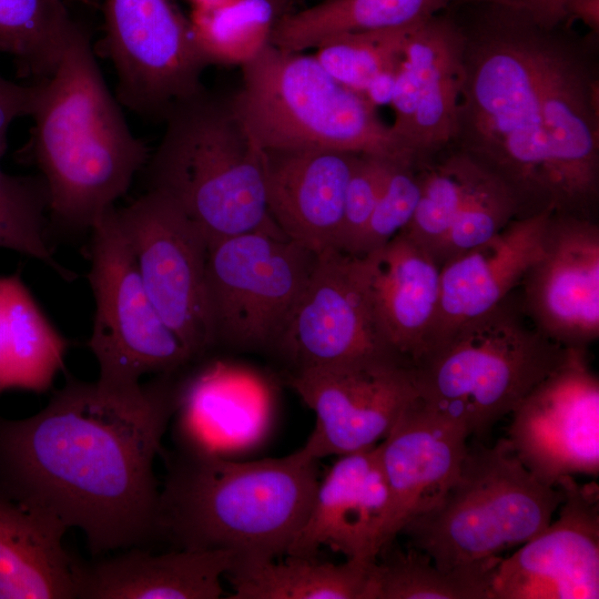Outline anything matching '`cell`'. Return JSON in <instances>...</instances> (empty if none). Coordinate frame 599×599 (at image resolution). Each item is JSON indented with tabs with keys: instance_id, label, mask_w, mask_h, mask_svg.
Returning a JSON list of instances; mask_svg holds the SVG:
<instances>
[{
	"instance_id": "cell-20",
	"label": "cell",
	"mask_w": 599,
	"mask_h": 599,
	"mask_svg": "<svg viewBox=\"0 0 599 599\" xmlns=\"http://www.w3.org/2000/svg\"><path fill=\"white\" fill-rule=\"evenodd\" d=\"M358 153L261 150L271 219L288 238L318 254L337 250L344 200Z\"/></svg>"
},
{
	"instance_id": "cell-18",
	"label": "cell",
	"mask_w": 599,
	"mask_h": 599,
	"mask_svg": "<svg viewBox=\"0 0 599 599\" xmlns=\"http://www.w3.org/2000/svg\"><path fill=\"white\" fill-rule=\"evenodd\" d=\"M468 437L460 424L418 398L377 444L392 500L384 547L447 493L468 450Z\"/></svg>"
},
{
	"instance_id": "cell-24",
	"label": "cell",
	"mask_w": 599,
	"mask_h": 599,
	"mask_svg": "<svg viewBox=\"0 0 599 599\" xmlns=\"http://www.w3.org/2000/svg\"><path fill=\"white\" fill-rule=\"evenodd\" d=\"M380 331L410 366L424 353L437 312L440 267L403 232L362 255Z\"/></svg>"
},
{
	"instance_id": "cell-37",
	"label": "cell",
	"mask_w": 599,
	"mask_h": 599,
	"mask_svg": "<svg viewBox=\"0 0 599 599\" xmlns=\"http://www.w3.org/2000/svg\"><path fill=\"white\" fill-rule=\"evenodd\" d=\"M390 159L359 154L347 183L337 250L356 255Z\"/></svg>"
},
{
	"instance_id": "cell-14",
	"label": "cell",
	"mask_w": 599,
	"mask_h": 599,
	"mask_svg": "<svg viewBox=\"0 0 599 599\" xmlns=\"http://www.w3.org/2000/svg\"><path fill=\"white\" fill-rule=\"evenodd\" d=\"M286 379L315 415L301 448L318 461L376 446L418 399L412 366L403 363L313 367Z\"/></svg>"
},
{
	"instance_id": "cell-4",
	"label": "cell",
	"mask_w": 599,
	"mask_h": 599,
	"mask_svg": "<svg viewBox=\"0 0 599 599\" xmlns=\"http://www.w3.org/2000/svg\"><path fill=\"white\" fill-rule=\"evenodd\" d=\"M35 83L24 156L41 172L48 210L67 225L91 227L125 194L149 150L131 132L80 26L54 71Z\"/></svg>"
},
{
	"instance_id": "cell-29",
	"label": "cell",
	"mask_w": 599,
	"mask_h": 599,
	"mask_svg": "<svg viewBox=\"0 0 599 599\" xmlns=\"http://www.w3.org/2000/svg\"><path fill=\"white\" fill-rule=\"evenodd\" d=\"M494 576L446 571L424 551L390 542L370 564L365 599H493Z\"/></svg>"
},
{
	"instance_id": "cell-31",
	"label": "cell",
	"mask_w": 599,
	"mask_h": 599,
	"mask_svg": "<svg viewBox=\"0 0 599 599\" xmlns=\"http://www.w3.org/2000/svg\"><path fill=\"white\" fill-rule=\"evenodd\" d=\"M420 162L422 191L414 215L402 232L435 257L453 222L487 172L447 148Z\"/></svg>"
},
{
	"instance_id": "cell-1",
	"label": "cell",
	"mask_w": 599,
	"mask_h": 599,
	"mask_svg": "<svg viewBox=\"0 0 599 599\" xmlns=\"http://www.w3.org/2000/svg\"><path fill=\"white\" fill-rule=\"evenodd\" d=\"M464 33L454 149L511 194L516 219L597 221L599 74L591 44L561 24L493 3L449 6Z\"/></svg>"
},
{
	"instance_id": "cell-26",
	"label": "cell",
	"mask_w": 599,
	"mask_h": 599,
	"mask_svg": "<svg viewBox=\"0 0 599 599\" xmlns=\"http://www.w3.org/2000/svg\"><path fill=\"white\" fill-rule=\"evenodd\" d=\"M68 346L20 274L0 276V393L48 390L64 366Z\"/></svg>"
},
{
	"instance_id": "cell-36",
	"label": "cell",
	"mask_w": 599,
	"mask_h": 599,
	"mask_svg": "<svg viewBox=\"0 0 599 599\" xmlns=\"http://www.w3.org/2000/svg\"><path fill=\"white\" fill-rule=\"evenodd\" d=\"M422 191L420 166L410 159H390L384 184L356 255L380 248L409 224Z\"/></svg>"
},
{
	"instance_id": "cell-19",
	"label": "cell",
	"mask_w": 599,
	"mask_h": 599,
	"mask_svg": "<svg viewBox=\"0 0 599 599\" xmlns=\"http://www.w3.org/2000/svg\"><path fill=\"white\" fill-rule=\"evenodd\" d=\"M390 506L377 445L337 456L286 555L315 556L327 547L346 559L374 561L385 546Z\"/></svg>"
},
{
	"instance_id": "cell-11",
	"label": "cell",
	"mask_w": 599,
	"mask_h": 599,
	"mask_svg": "<svg viewBox=\"0 0 599 599\" xmlns=\"http://www.w3.org/2000/svg\"><path fill=\"white\" fill-rule=\"evenodd\" d=\"M104 20L122 104L164 120L173 105L205 89L201 78L210 63L175 0H104Z\"/></svg>"
},
{
	"instance_id": "cell-3",
	"label": "cell",
	"mask_w": 599,
	"mask_h": 599,
	"mask_svg": "<svg viewBox=\"0 0 599 599\" xmlns=\"http://www.w3.org/2000/svg\"><path fill=\"white\" fill-rule=\"evenodd\" d=\"M156 538L175 549L226 550L235 562L287 554L312 508L318 460L302 448L276 458L164 450Z\"/></svg>"
},
{
	"instance_id": "cell-10",
	"label": "cell",
	"mask_w": 599,
	"mask_h": 599,
	"mask_svg": "<svg viewBox=\"0 0 599 599\" xmlns=\"http://www.w3.org/2000/svg\"><path fill=\"white\" fill-rule=\"evenodd\" d=\"M316 255L283 233L262 230L211 243L205 297L213 345L273 351Z\"/></svg>"
},
{
	"instance_id": "cell-27",
	"label": "cell",
	"mask_w": 599,
	"mask_h": 599,
	"mask_svg": "<svg viewBox=\"0 0 599 599\" xmlns=\"http://www.w3.org/2000/svg\"><path fill=\"white\" fill-rule=\"evenodd\" d=\"M276 559L235 562L225 579L230 599H365L373 561L342 564L315 556L284 555Z\"/></svg>"
},
{
	"instance_id": "cell-25",
	"label": "cell",
	"mask_w": 599,
	"mask_h": 599,
	"mask_svg": "<svg viewBox=\"0 0 599 599\" xmlns=\"http://www.w3.org/2000/svg\"><path fill=\"white\" fill-rule=\"evenodd\" d=\"M67 529L0 491V599L77 598L79 561L63 547Z\"/></svg>"
},
{
	"instance_id": "cell-9",
	"label": "cell",
	"mask_w": 599,
	"mask_h": 599,
	"mask_svg": "<svg viewBox=\"0 0 599 599\" xmlns=\"http://www.w3.org/2000/svg\"><path fill=\"white\" fill-rule=\"evenodd\" d=\"M88 280L95 314L88 346L103 387L134 392L146 374L181 373L194 359L148 296L116 209L91 225Z\"/></svg>"
},
{
	"instance_id": "cell-6",
	"label": "cell",
	"mask_w": 599,
	"mask_h": 599,
	"mask_svg": "<svg viewBox=\"0 0 599 599\" xmlns=\"http://www.w3.org/2000/svg\"><path fill=\"white\" fill-rule=\"evenodd\" d=\"M570 349L535 326L517 287L430 346L412 370L424 405L469 436H483L559 368Z\"/></svg>"
},
{
	"instance_id": "cell-41",
	"label": "cell",
	"mask_w": 599,
	"mask_h": 599,
	"mask_svg": "<svg viewBox=\"0 0 599 599\" xmlns=\"http://www.w3.org/2000/svg\"><path fill=\"white\" fill-rule=\"evenodd\" d=\"M558 2L568 26L573 20H580L592 34L599 33V0H558Z\"/></svg>"
},
{
	"instance_id": "cell-15",
	"label": "cell",
	"mask_w": 599,
	"mask_h": 599,
	"mask_svg": "<svg viewBox=\"0 0 599 599\" xmlns=\"http://www.w3.org/2000/svg\"><path fill=\"white\" fill-rule=\"evenodd\" d=\"M509 437L518 458L541 483L599 473V380L586 348L540 382L511 413Z\"/></svg>"
},
{
	"instance_id": "cell-21",
	"label": "cell",
	"mask_w": 599,
	"mask_h": 599,
	"mask_svg": "<svg viewBox=\"0 0 599 599\" xmlns=\"http://www.w3.org/2000/svg\"><path fill=\"white\" fill-rule=\"evenodd\" d=\"M551 213L514 219L488 241L440 267L439 302L424 353L460 324L491 309L519 286L541 252Z\"/></svg>"
},
{
	"instance_id": "cell-32",
	"label": "cell",
	"mask_w": 599,
	"mask_h": 599,
	"mask_svg": "<svg viewBox=\"0 0 599 599\" xmlns=\"http://www.w3.org/2000/svg\"><path fill=\"white\" fill-rule=\"evenodd\" d=\"M294 0H235L215 10L193 9L195 41L210 65H242L270 44L277 21Z\"/></svg>"
},
{
	"instance_id": "cell-40",
	"label": "cell",
	"mask_w": 599,
	"mask_h": 599,
	"mask_svg": "<svg viewBox=\"0 0 599 599\" xmlns=\"http://www.w3.org/2000/svg\"><path fill=\"white\" fill-rule=\"evenodd\" d=\"M399 64L382 70L367 83L363 95L375 108L392 102Z\"/></svg>"
},
{
	"instance_id": "cell-33",
	"label": "cell",
	"mask_w": 599,
	"mask_h": 599,
	"mask_svg": "<svg viewBox=\"0 0 599 599\" xmlns=\"http://www.w3.org/2000/svg\"><path fill=\"white\" fill-rule=\"evenodd\" d=\"M48 203L41 176L11 175L0 167V247L42 261L62 278L72 281L77 275L54 260L47 242Z\"/></svg>"
},
{
	"instance_id": "cell-2",
	"label": "cell",
	"mask_w": 599,
	"mask_h": 599,
	"mask_svg": "<svg viewBox=\"0 0 599 599\" xmlns=\"http://www.w3.org/2000/svg\"><path fill=\"white\" fill-rule=\"evenodd\" d=\"M182 378L122 393L69 376L39 413L0 415V491L79 528L93 556L155 539L153 464Z\"/></svg>"
},
{
	"instance_id": "cell-16",
	"label": "cell",
	"mask_w": 599,
	"mask_h": 599,
	"mask_svg": "<svg viewBox=\"0 0 599 599\" xmlns=\"http://www.w3.org/2000/svg\"><path fill=\"white\" fill-rule=\"evenodd\" d=\"M559 518L497 566L493 599L599 598V488L560 478Z\"/></svg>"
},
{
	"instance_id": "cell-42",
	"label": "cell",
	"mask_w": 599,
	"mask_h": 599,
	"mask_svg": "<svg viewBox=\"0 0 599 599\" xmlns=\"http://www.w3.org/2000/svg\"><path fill=\"white\" fill-rule=\"evenodd\" d=\"M295 1V0H294Z\"/></svg>"
},
{
	"instance_id": "cell-30",
	"label": "cell",
	"mask_w": 599,
	"mask_h": 599,
	"mask_svg": "<svg viewBox=\"0 0 599 599\" xmlns=\"http://www.w3.org/2000/svg\"><path fill=\"white\" fill-rule=\"evenodd\" d=\"M63 0H0V53L37 81L57 68L78 28Z\"/></svg>"
},
{
	"instance_id": "cell-23",
	"label": "cell",
	"mask_w": 599,
	"mask_h": 599,
	"mask_svg": "<svg viewBox=\"0 0 599 599\" xmlns=\"http://www.w3.org/2000/svg\"><path fill=\"white\" fill-rule=\"evenodd\" d=\"M398 72L416 100L407 149L424 162L450 144L464 81V33L448 8L414 28Z\"/></svg>"
},
{
	"instance_id": "cell-7",
	"label": "cell",
	"mask_w": 599,
	"mask_h": 599,
	"mask_svg": "<svg viewBox=\"0 0 599 599\" xmlns=\"http://www.w3.org/2000/svg\"><path fill=\"white\" fill-rule=\"evenodd\" d=\"M562 499L559 487L538 480L501 438L493 447H468L447 493L399 535L443 570L495 576L504 554L545 529Z\"/></svg>"
},
{
	"instance_id": "cell-12",
	"label": "cell",
	"mask_w": 599,
	"mask_h": 599,
	"mask_svg": "<svg viewBox=\"0 0 599 599\" xmlns=\"http://www.w3.org/2000/svg\"><path fill=\"white\" fill-rule=\"evenodd\" d=\"M290 372L334 365L408 364L387 344L374 311L364 257L318 253L287 326L275 345Z\"/></svg>"
},
{
	"instance_id": "cell-35",
	"label": "cell",
	"mask_w": 599,
	"mask_h": 599,
	"mask_svg": "<svg viewBox=\"0 0 599 599\" xmlns=\"http://www.w3.org/2000/svg\"><path fill=\"white\" fill-rule=\"evenodd\" d=\"M517 207L509 191L486 174L453 222L435 257L441 267L449 260L488 241L516 219Z\"/></svg>"
},
{
	"instance_id": "cell-8",
	"label": "cell",
	"mask_w": 599,
	"mask_h": 599,
	"mask_svg": "<svg viewBox=\"0 0 599 599\" xmlns=\"http://www.w3.org/2000/svg\"><path fill=\"white\" fill-rule=\"evenodd\" d=\"M240 67L241 87L229 98L260 150L327 149L414 160L376 108L314 55L270 43Z\"/></svg>"
},
{
	"instance_id": "cell-17",
	"label": "cell",
	"mask_w": 599,
	"mask_h": 599,
	"mask_svg": "<svg viewBox=\"0 0 599 599\" xmlns=\"http://www.w3.org/2000/svg\"><path fill=\"white\" fill-rule=\"evenodd\" d=\"M535 326L565 347L599 337L598 221L551 213L537 260L519 286Z\"/></svg>"
},
{
	"instance_id": "cell-34",
	"label": "cell",
	"mask_w": 599,
	"mask_h": 599,
	"mask_svg": "<svg viewBox=\"0 0 599 599\" xmlns=\"http://www.w3.org/2000/svg\"><path fill=\"white\" fill-rule=\"evenodd\" d=\"M417 26L339 34L319 44L314 57L336 81L363 94L375 74L400 63Z\"/></svg>"
},
{
	"instance_id": "cell-22",
	"label": "cell",
	"mask_w": 599,
	"mask_h": 599,
	"mask_svg": "<svg viewBox=\"0 0 599 599\" xmlns=\"http://www.w3.org/2000/svg\"><path fill=\"white\" fill-rule=\"evenodd\" d=\"M236 557L226 550L175 549L153 555L140 547L78 565L77 598L217 599Z\"/></svg>"
},
{
	"instance_id": "cell-39",
	"label": "cell",
	"mask_w": 599,
	"mask_h": 599,
	"mask_svg": "<svg viewBox=\"0 0 599 599\" xmlns=\"http://www.w3.org/2000/svg\"><path fill=\"white\" fill-rule=\"evenodd\" d=\"M493 3L528 12L538 23L547 28L567 24L558 0H451L449 6L465 3ZM568 26V24H567Z\"/></svg>"
},
{
	"instance_id": "cell-5",
	"label": "cell",
	"mask_w": 599,
	"mask_h": 599,
	"mask_svg": "<svg viewBox=\"0 0 599 599\" xmlns=\"http://www.w3.org/2000/svg\"><path fill=\"white\" fill-rule=\"evenodd\" d=\"M148 160L149 190L174 203L211 243L253 231L282 233L270 216L261 150L230 98L206 89L177 102Z\"/></svg>"
},
{
	"instance_id": "cell-38",
	"label": "cell",
	"mask_w": 599,
	"mask_h": 599,
	"mask_svg": "<svg viewBox=\"0 0 599 599\" xmlns=\"http://www.w3.org/2000/svg\"><path fill=\"white\" fill-rule=\"evenodd\" d=\"M35 95L37 83L22 85L0 73V159L7 149L11 123L20 116H30Z\"/></svg>"
},
{
	"instance_id": "cell-13",
	"label": "cell",
	"mask_w": 599,
	"mask_h": 599,
	"mask_svg": "<svg viewBox=\"0 0 599 599\" xmlns=\"http://www.w3.org/2000/svg\"><path fill=\"white\" fill-rule=\"evenodd\" d=\"M116 212L148 296L193 359H200L214 347L205 297L207 240L153 190Z\"/></svg>"
},
{
	"instance_id": "cell-28",
	"label": "cell",
	"mask_w": 599,
	"mask_h": 599,
	"mask_svg": "<svg viewBox=\"0 0 599 599\" xmlns=\"http://www.w3.org/2000/svg\"><path fill=\"white\" fill-rule=\"evenodd\" d=\"M451 0H324L285 13L270 43L293 52L317 48L344 34L419 24L448 8Z\"/></svg>"
}]
</instances>
